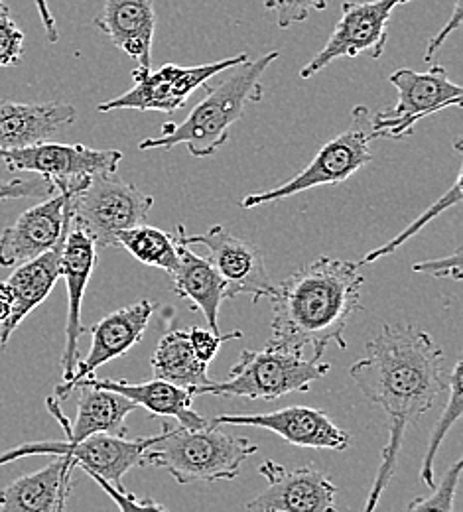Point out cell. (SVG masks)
Listing matches in <instances>:
<instances>
[{
	"instance_id": "1",
	"label": "cell",
	"mask_w": 463,
	"mask_h": 512,
	"mask_svg": "<svg viewBox=\"0 0 463 512\" xmlns=\"http://www.w3.org/2000/svg\"><path fill=\"white\" fill-rule=\"evenodd\" d=\"M349 377L365 398L383 408L389 442L381 451L373 489L363 512H375L383 493L397 475L404 434L448 390L450 373L442 347L414 325H385L349 369Z\"/></svg>"
},
{
	"instance_id": "2",
	"label": "cell",
	"mask_w": 463,
	"mask_h": 512,
	"mask_svg": "<svg viewBox=\"0 0 463 512\" xmlns=\"http://www.w3.org/2000/svg\"><path fill=\"white\" fill-rule=\"evenodd\" d=\"M359 268L357 262L322 256L276 284L268 298L272 321L266 347L300 355L312 349L314 361H322L331 343L347 349V323L363 310L365 276Z\"/></svg>"
},
{
	"instance_id": "3",
	"label": "cell",
	"mask_w": 463,
	"mask_h": 512,
	"mask_svg": "<svg viewBox=\"0 0 463 512\" xmlns=\"http://www.w3.org/2000/svg\"><path fill=\"white\" fill-rule=\"evenodd\" d=\"M280 58L268 52L255 62H243L225 71V77L213 85H205V97L182 123L162 125V136L144 138L140 150H172L180 144L194 158L213 156L229 140V130L245 115L249 103L263 99V75L270 64Z\"/></svg>"
},
{
	"instance_id": "4",
	"label": "cell",
	"mask_w": 463,
	"mask_h": 512,
	"mask_svg": "<svg viewBox=\"0 0 463 512\" xmlns=\"http://www.w3.org/2000/svg\"><path fill=\"white\" fill-rule=\"evenodd\" d=\"M259 451L249 438L227 434L217 424L186 428L164 420L160 438L144 451L142 465L164 469L178 485L233 481Z\"/></svg>"
},
{
	"instance_id": "5",
	"label": "cell",
	"mask_w": 463,
	"mask_h": 512,
	"mask_svg": "<svg viewBox=\"0 0 463 512\" xmlns=\"http://www.w3.org/2000/svg\"><path fill=\"white\" fill-rule=\"evenodd\" d=\"M330 363L304 359L300 353L265 347L263 351H241L227 381L199 386L194 396L278 400L292 392H308L310 386L330 373Z\"/></svg>"
},
{
	"instance_id": "6",
	"label": "cell",
	"mask_w": 463,
	"mask_h": 512,
	"mask_svg": "<svg viewBox=\"0 0 463 512\" xmlns=\"http://www.w3.org/2000/svg\"><path fill=\"white\" fill-rule=\"evenodd\" d=\"M373 140V113L369 107L357 105L351 111V125L335 138H331L330 142H326L300 174L274 190L251 193L243 197L241 207L255 209L320 186L343 184L373 160Z\"/></svg>"
},
{
	"instance_id": "7",
	"label": "cell",
	"mask_w": 463,
	"mask_h": 512,
	"mask_svg": "<svg viewBox=\"0 0 463 512\" xmlns=\"http://www.w3.org/2000/svg\"><path fill=\"white\" fill-rule=\"evenodd\" d=\"M154 197L125 182L119 172L93 176L71 197V225L91 237L97 249L117 245V235L144 225Z\"/></svg>"
},
{
	"instance_id": "8",
	"label": "cell",
	"mask_w": 463,
	"mask_h": 512,
	"mask_svg": "<svg viewBox=\"0 0 463 512\" xmlns=\"http://www.w3.org/2000/svg\"><path fill=\"white\" fill-rule=\"evenodd\" d=\"M389 81L397 87V105L373 115L375 140L406 138L420 121L452 107L462 109V85L450 79L444 65H430L428 71L398 69Z\"/></svg>"
},
{
	"instance_id": "9",
	"label": "cell",
	"mask_w": 463,
	"mask_h": 512,
	"mask_svg": "<svg viewBox=\"0 0 463 512\" xmlns=\"http://www.w3.org/2000/svg\"><path fill=\"white\" fill-rule=\"evenodd\" d=\"M10 172H32L58 190H81L97 174L119 172L121 150H97L85 144L40 142L18 150H0Z\"/></svg>"
},
{
	"instance_id": "10",
	"label": "cell",
	"mask_w": 463,
	"mask_h": 512,
	"mask_svg": "<svg viewBox=\"0 0 463 512\" xmlns=\"http://www.w3.org/2000/svg\"><path fill=\"white\" fill-rule=\"evenodd\" d=\"M160 434L148 438L127 440V436L97 434L83 442H34L0 453V467L32 455L67 457L73 467H81L87 475H95L117 489L123 487V477L133 467L142 465V455L150 448Z\"/></svg>"
},
{
	"instance_id": "11",
	"label": "cell",
	"mask_w": 463,
	"mask_h": 512,
	"mask_svg": "<svg viewBox=\"0 0 463 512\" xmlns=\"http://www.w3.org/2000/svg\"><path fill=\"white\" fill-rule=\"evenodd\" d=\"M176 239L188 247H203L205 258L217 270L225 284L227 300L251 296L257 304L263 298H272L276 284L266 270L265 255L249 241L235 237L221 225H215L199 235H188L180 223Z\"/></svg>"
},
{
	"instance_id": "12",
	"label": "cell",
	"mask_w": 463,
	"mask_h": 512,
	"mask_svg": "<svg viewBox=\"0 0 463 512\" xmlns=\"http://www.w3.org/2000/svg\"><path fill=\"white\" fill-rule=\"evenodd\" d=\"M247 60H249L247 54H239L235 58H227L213 64L194 65V67L164 64L158 71L133 75V89H129L127 93L107 103H101L97 111L101 113H111V111L174 113L186 107L188 99L196 89L205 87L217 75Z\"/></svg>"
},
{
	"instance_id": "13",
	"label": "cell",
	"mask_w": 463,
	"mask_h": 512,
	"mask_svg": "<svg viewBox=\"0 0 463 512\" xmlns=\"http://www.w3.org/2000/svg\"><path fill=\"white\" fill-rule=\"evenodd\" d=\"M410 0H367L343 2L341 18L337 20L326 46L300 69L302 79H310L341 58H359L367 54L381 60L389 42V22L400 4Z\"/></svg>"
},
{
	"instance_id": "14",
	"label": "cell",
	"mask_w": 463,
	"mask_h": 512,
	"mask_svg": "<svg viewBox=\"0 0 463 512\" xmlns=\"http://www.w3.org/2000/svg\"><path fill=\"white\" fill-rule=\"evenodd\" d=\"M81 190H58L6 227L0 235V266L12 268L52 251L71 227V197Z\"/></svg>"
},
{
	"instance_id": "15",
	"label": "cell",
	"mask_w": 463,
	"mask_h": 512,
	"mask_svg": "<svg viewBox=\"0 0 463 512\" xmlns=\"http://www.w3.org/2000/svg\"><path fill=\"white\" fill-rule=\"evenodd\" d=\"M266 489L243 512H345L335 503L337 489L316 467L288 469L272 459L259 467Z\"/></svg>"
},
{
	"instance_id": "16",
	"label": "cell",
	"mask_w": 463,
	"mask_h": 512,
	"mask_svg": "<svg viewBox=\"0 0 463 512\" xmlns=\"http://www.w3.org/2000/svg\"><path fill=\"white\" fill-rule=\"evenodd\" d=\"M154 308V302L138 300L131 306H125L91 325V349L87 357L83 361H77L75 371L67 383L56 386L54 398L67 400L69 394L77 388V384L93 377L97 369L111 363L113 359L123 357L134 345H138L154 316Z\"/></svg>"
},
{
	"instance_id": "17",
	"label": "cell",
	"mask_w": 463,
	"mask_h": 512,
	"mask_svg": "<svg viewBox=\"0 0 463 512\" xmlns=\"http://www.w3.org/2000/svg\"><path fill=\"white\" fill-rule=\"evenodd\" d=\"M211 424L263 428L300 448L345 451L353 442L324 410L310 406H288L266 414H221Z\"/></svg>"
},
{
	"instance_id": "18",
	"label": "cell",
	"mask_w": 463,
	"mask_h": 512,
	"mask_svg": "<svg viewBox=\"0 0 463 512\" xmlns=\"http://www.w3.org/2000/svg\"><path fill=\"white\" fill-rule=\"evenodd\" d=\"M66 237L52 251L18 264L16 270L0 282V300L10 306L8 320L0 325V349L8 345L18 325L52 294L62 276L60 260Z\"/></svg>"
},
{
	"instance_id": "19",
	"label": "cell",
	"mask_w": 463,
	"mask_h": 512,
	"mask_svg": "<svg viewBox=\"0 0 463 512\" xmlns=\"http://www.w3.org/2000/svg\"><path fill=\"white\" fill-rule=\"evenodd\" d=\"M95 264H97L95 243L87 233L71 225L67 231L62 260H60V270H62L60 278L66 280L67 288L66 347L62 355V369H64L62 383H67L71 379L75 365L79 361V339L85 331L81 325V306H83L85 290L95 270Z\"/></svg>"
},
{
	"instance_id": "20",
	"label": "cell",
	"mask_w": 463,
	"mask_h": 512,
	"mask_svg": "<svg viewBox=\"0 0 463 512\" xmlns=\"http://www.w3.org/2000/svg\"><path fill=\"white\" fill-rule=\"evenodd\" d=\"M119 50L133 58V75L152 71V44L156 32V12L152 0H103L101 12L93 20Z\"/></svg>"
},
{
	"instance_id": "21",
	"label": "cell",
	"mask_w": 463,
	"mask_h": 512,
	"mask_svg": "<svg viewBox=\"0 0 463 512\" xmlns=\"http://www.w3.org/2000/svg\"><path fill=\"white\" fill-rule=\"evenodd\" d=\"M79 388H81V394H79L77 416L73 424L62 412L54 396L46 400L50 414L60 422L62 430L66 432V440L83 442L97 434L127 436L125 420L138 406L123 394H117L113 390H103L93 386H79Z\"/></svg>"
},
{
	"instance_id": "22",
	"label": "cell",
	"mask_w": 463,
	"mask_h": 512,
	"mask_svg": "<svg viewBox=\"0 0 463 512\" xmlns=\"http://www.w3.org/2000/svg\"><path fill=\"white\" fill-rule=\"evenodd\" d=\"M77 111L67 103H0V150L28 148L48 142L73 125Z\"/></svg>"
},
{
	"instance_id": "23",
	"label": "cell",
	"mask_w": 463,
	"mask_h": 512,
	"mask_svg": "<svg viewBox=\"0 0 463 512\" xmlns=\"http://www.w3.org/2000/svg\"><path fill=\"white\" fill-rule=\"evenodd\" d=\"M73 463L56 457L46 467L22 475L0 489V512H56L71 493Z\"/></svg>"
},
{
	"instance_id": "24",
	"label": "cell",
	"mask_w": 463,
	"mask_h": 512,
	"mask_svg": "<svg viewBox=\"0 0 463 512\" xmlns=\"http://www.w3.org/2000/svg\"><path fill=\"white\" fill-rule=\"evenodd\" d=\"M79 386L113 390V392L129 398L136 406L146 408L150 414L160 416V418H172L180 426H186V428H203L209 424V420H205L194 410L196 396L190 390L168 383V381L152 379L148 383L133 384L127 383V381H117V379L89 377L77 384V388Z\"/></svg>"
},
{
	"instance_id": "25",
	"label": "cell",
	"mask_w": 463,
	"mask_h": 512,
	"mask_svg": "<svg viewBox=\"0 0 463 512\" xmlns=\"http://www.w3.org/2000/svg\"><path fill=\"white\" fill-rule=\"evenodd\" d=\"M178 245V264L170 274L174 292L203 314L211 331L219 333V310L227 300L225 284L205 256L196 255L192 247L180 241Z\"/></svg>"
},
{
	"instance_id": "26",
	"label": "cell",
	"mask_w": 463,
	"mask_h": 512,
	"mask_svg": "<svg viewBox=\"0 0 463 512\" xmlns=\"http://www.w3.org/2000/svg\"><path fill=\"white\" fill-rule=\"evenodd\" d=\"M150 365L154 379L182 386L192 394L199 386L211 383L207 373L209 365H203L196 359L188 339V329L168 331L160 339Z\"/></svg>"
},
{
	"instance_id": "27",
	"label": "cell",
	"mask_w": 463,
	"mask_h": 512,
	"mask_svg": "<svg viewBox=\"0 0 463 512\" xmlns=\"http://www.w3.org/2000/svg\"><path fill=\"white\" fill-rule=\"evenodd\" d=\"M117 245L123 247L127 253H131L138 262L160 268L168 274H172L178 264L180 245L176 235H170L146 223L119 233Z\"/></svg>"
},
{
	"instance_id": "28",
	"label": "cell",
	"mask_w": 463,
	"mask_h": 512,
	"mask_svg": "<svg viewBox=\"0 0 463 512\" xmlns=\"http://www.w3.org/2000/svg\"><path fill=\"white\" fill-rule=\"evenodd\" d=\"M463 363L458 361L454 365V369L450 371V379H448V390H450V398H448V404L442 412V416L438 418V424L436 428L432 430V436H430V442H428V448L424 453V459H422V467H420V477L424 481V485L428 489H434L436 487V477H434V461H436V453L442 446L444 438L448 436L450 428L462 418L463 406V377H462Z\"/></svg>"
},
{
	"instance_id": "29",
	"label": "cell",
	"mask_w": 463,
	"mask_h": 512,
	"mask_svg": "<svg viewBox=\"0 0 463 512\" xmlns=\"http://www.w3.org/2000/svg\"><path fill=\"white\" fill-rule=\"evenodd\" d=\"M462 180L463 170H460V174L456 176L454 186H452L448 192L444 193L434 205H430L416 221H412V223H410L398 237H395L393 241H389L387 245H383V247H379V249H375V251H371V253H367V255L363 256V258L357 262V266H365V264H371V262H375V260H379V258L393 255L400 245H404L406 241H410L412 237H416V233H420V231H422L430 221H434L442 211H446L448 207L460 205V203H462Z\"/></svg>"
},
{
	"instance_id": "30",
	"label": "cell",
	"mask_w": 463,
	"mask_h": 512,
	"mask_svg": "<svg viewBox=\"0 0 463 512\" xmlns=\"http://www.w3.org/2000/svg\"><path fill=\"white\" fill-rule=\"evenodd\" d=\"M462 465V459H458L448 469L440 485H436L428 497L414 499L406 512H456V495L460 487Z\"/></svg>"
},
{
	"instance_id": "31",
	"label": "cell",
	"mask_w": 463,
	"mask_h": 512,
	"mask_svg": "<svg viewBox=\"0 0 463 512\" xmlns=\"http://www.w3.org/2000/svg\"><path fill=\"white\" fill-rule=\"evenodd\" d=\"M24 58V32L12 20L8 4L0 0V67H16Z\"/></svg>"
},
{
	"instance_id": "32",
	"label": "cell",
	"mask_w": 463,
	"mask_h": 512,
	"mask_svg": "<svg viewBox=\"0 0 463 512\" xmlns=\"http://www.w3.org/2000/svg\"><path fill=\"white\" fill-rule=\"evenodd\" d=\"M265 8L274 14L278 28L286 30L306 22L312 12L326 10L328 0H265Z\"/></svg>"
},
{
	"instance_id": "33",
	"label": "cell",
	"mask_w": 463,
	"mask_h": 512,
	"mask_svg": "<svg viewBox=\"0 0 463 512\" xmlns=\"http://www.w3.org/2000/svg\"><path fill=\"white\" fill-rule=\"evenodd\" d=\"M241 337H243V331H239V329H233L229 333H215L209 327H199V325L188 327V339H190L192 351L199 363H203V365L213 363V359L217 357V353L225 341H235Z\"/></svg>"
},
{
	"instance_id": "34",
	"label": "cell",
	"mask_w": 463,
	"mask_h": 512,
	"mask_svg": "<svg viewBox=\"0 0 463 512\" xmlns=\"http://www.w3.org/2000/svg\"><path fill=\"white\" fill-rule=\"evenodd\" d=\"M89 477L113 499V503L119 507L121 512H168L160 503H156L152 499H138L136 495L127 493L125 489H117L95 475H89Z\"/></svg>"
},
{
	"instance_id": "35",
	"label": "cell",
	"mask_w": 463,
	"mask_h": 512,
	"mask_svg": "<svg viewBox=\"0 0 463 512\" xmlns=\"http://www.w3.org/2000/svg\"><path fill=\"white\" fill-rule=\"evenodd\" d=\"M56 192L46 180L36 178V180H0V201L8 199H26V197H50Z\"/></svg>"
},
{
	"instance_id": "36",
	"label": "cell",
	"mask_w": 463,
	"mask_h": 512,
	"mask_svg": "<svg viewBox=\"0 0 463 512\" xmlns=\"http://www.w3.org/2000/svg\"><path fill=\"white\" fill-rule=\"evenodd\" d=\"M414 272L434 274L436 278H452L456 282L462 280V249H456L452 255L442 256L438 260H424L412 266Z\"/></svg>"
},
{
	"instance_id": "37",
	"label": "cell",
	"mask_w": 463,
	"mask_h": 512,
	"mask_svg": "<svg viewBox=\"0 0 463 512\" xmlns=\"http://www.w3.org/2000/svg\"><path fill=\"white\" fill-rule=\"evenodd\" d=\"M462 2L463 0H454L452 16H450L448 22L442 26V30H440L436 36H432V38L428 40V50H426V56H424V62H426V64L432 65V60L436 58V54L440 52V48L444 46V42L450 38V34H454V32H458V30L462 28Z\"/></svg>"
},
{
	"instance_id": "38",
	"label": "cell",
	"mask_w": 463,
	"mask_h": 512,
	"mask_svg": "<svg viewBox=\"0 0 463 512\" xmlns=\"http://www.w3.org/2000/svg\"><path fill=\"white\" fill-rule=\"evenodd\" d=\"M36 2V8H38V14H40V20H42V26L46 30V36L52 44H56L60 40V30H58V24H56V18L48 6V0H34Z\"/></svg>"
},
{
	"instance_id": "39",
	"label": "cell",
	"mask_w": 463,
	"mask_h": 512,
	"mask_svg": "<svg viewBox=\"0 0 463 512\" xmlns=\"http://www.w3.org/2000/svg\"><path fill=\"white\" fill-rule=\"evenodd\" d=\"M8 316H10V306H8V302L0 300V325L8 320Z\"/></svg>"
},
{
	"instance_id": "40",
	"label": "cell",
	"mask_w": 463,
	"mask_h": 512,
	"mask_svg": "<svg viewBox=\"0 0 463 512\" xmlns=\"http://www.w3.org/2000/svg\"><path fill=\"white\" fill-rule=\"evenodd\" d=\"M66 505L67 503H64V505H60V509H58V511L56 512H66Z\"/></svg>"
}]
</instances>
